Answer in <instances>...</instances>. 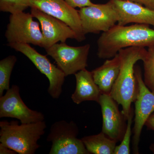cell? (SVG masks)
<instances>
[{"label":"cell","instance_id":"obj_7","mask_svg":"<svg viewBox=\"0 0 154 154\" xmlns=\"http://www.w3.org/2000/svg\"><path fill=\"white\" fill-rule=\"evenodd\" d=\"M91 47L89 44L75 47L60 42L45 50L66 77L86 69Z\"/></svg>","mask_w":154,"mask_h":154},{"label":"cell","instance_id":"obj_4","mask_svg":"<svg viewBox=\"0 0 154 154\" xmlns=\"http://www.w3.org/2000/svg\"><path fill=\"white\" fill-rule=\"evenodd\" d=\"M79 128L74 122L57 121L51 127L47 137L51 143L49 154H89L82 139L77 137Z\"/></svg>","mask_w":154,"mask_h":154},{"label":"cell","instance_id":"obj_22","mask_svg":"<svg viewBox=\"0 0 154 154\" xmlns=\"http://www.w3.org/2000/svg\"><path fill=\"white\" fill-rule=\"evenodd\" d=\"M66 2L72 8H84L92 5L94 3L92 2L91 0H65Z\"/></svg>","mask_w":154,"mask_h":154},{"label":"cell","instance_id":"obj_12","mask_svg":"<svg viewBox=\"0 0 154 154\" xmlns=\"http://www.w3.org/2000/svg\"><path fill=\"white\" fill-rule=\"evenodd\" d=\"M30 8V14L40 24L44 38L45 49L59 42H66L69 38L77 40L76 34L65 22L34 7Z\"/></svg>","mask_w":154,"mask_h":154},{"label":"cell","instance_id":"obj_10","mask_svg":"<svg viewBox=\"0 0 154 154\" xmlns=\"http://www.w3.org/2000/svg\"><path fill=\"white\" fill-rule=\"evenodd\" d=\"M9 117L20 120L22 124L44 121V114L31 110L21 98L19 86L13 85L0 97V118Z\"/></svg>","mask_w":154,"mask_h":154},{"label":"cell","instance_id":"obj_8","mask_svg":"<svg viewBox=\"0 0 154 154\" xmlns=\"http://www.w3.org/2000/svg\"><path fill=\"white\" fill-rule=\"evenodd\" d=\"M79 12L85 35L106 32L117 24L119 19L118 13L110 1L105 4H94L81 8Z\"/></svg>","mask_w":154,"mask_h":154},{"label":"cell","instance_id":"obj_16","mask_svg":"<svg viewBox=\"0 0 154 154\" xmlns=\"http://www.w3.org/2000/svg\"><path fill=\"white\" fill-rule=\"evenodd\" d=\"M119 70L120 60L117 54L114 57L106 60L102 65L91 72L102 94L110 95Z\"/></svg>","mask_w":154,"mask_h":154},{"label":"cell","instance_id":"obj_11","mask_svg":"<svg viewBox=\"0 0 154 154\" xmlns=\"http://www.w3.org/2000/svg\"><path fill=\"white\" fill-rule=\"evenodd\" d=\"M31 7L60 19L69 26L77 36L79 42L86 39L79 11L69 5L65 0H30Z\"/></svg>","mask_w":154,"mask_h":154},{"label":"cell","instance_id":"obj_24","mask_svg":"<svg viewBox=\"0 0 154 154\" xmlns=\"http://www.w3.org/2000/svg\"><path fill=\"white\" fill-rule=\"evenodd\" d=\"M138 3L149 8L154 10V0H125Z\"/></svg>","mask_w":154,"mask_h":154},{"label":"cell","instance_id":"obj_18","mask_svg":"<svg viewBox=\"0 0 154 154\" xmlns=\"http://www.w3.org/2000/svg\"><path fill=\"white\" fill-rule=\"evenodd\" d=\"M17 60L15 55H9L0 61V97L10 88L11 75Z\"/></svg>","mask_w":154,"mask_h":154},{"label":"cell","instance_id":"obj_3","mask_svg":"<svg viewBox=\"0 0 154 154\" xmlns=\"http://www.w3.org/2000/svg\"><path fill=\"white\" fill-rule=\"evenodd\" d=\"M0 142L19 154H34L38 141L45 133V121L19 124L17 121H1Z\"/></svg>","mask_w":154,"mask_h":154},{"label":"cell","instance_id":"obj_25","mask_svg":"<svg viewBox=\"0 0 154 154\" xmlns=\"http://www.w3.org/2000/svg\"><path fill=\"white\" fill-rule=\"evenodd\" d=\"M17 153L14 150L4 146L2 144H0V154H16Z\"/></svg>","mask_w":154,"mask_h":154},{"label":"cell","instance_id":"obj_2","mask_svg":"<svg viewBox=\"0 0 154 154\" xmlns=\"http://www.w3.org/2000/svg\"><path fill=\"white\" fill-rule=\"evenodd\" d=\"M147 50L142 47H132L121 49L118 54L120 60V70L110 94L119 105L127 121L131 112V104L135 102L138 85L135 75V65L143 60Z\"/></svg>","mask_w":154,"mask_h":154},{"label":"cell","instance_id":"obj_13","mask_svg":"<svg viewBox=\"0 0 154 154\" xmlns=\"http://www.w3.org/2000/svg\"><path fill=\"white\" fill-rule=\"evenodd\" d=\"M98 103L101 107L102 132L116 142L121 141L124 136L127 121L118 104L110 95L101 94Z\"/></svg>","mask_w":154,"mask_h":154},{"label":"cell","instance_id":"obj_9","mask_svg":"<svg viewBox=\"0 0 154 154\" xmlns=\"http://www.w3.org/2000/svg\"><path fill=\"white\" fill-rule=\"evenodd\" d=\"M134 71L138 85V93L134 102L135 117L133 149L134 154H139L138 146L142 131L149 117L154 112V94L144 82L140 67L135 66Z\"/></svg>","mask_w":154,"mask_h":154},{"label":"cell","instance_id":"obj_23","mask_svg":"<svg viewBox=\"0 0 154 154\" xmlns=\"http://www.w3.org/2000/svg\"><path fill=\"white\" fill-rule=\"evenodd\" d=\"M145 125L148 129L152 130L154 131V113H152L146 122ZM151 150L154 153V143L152 144L150 147Z\"/></svg>","mask_w":154,"mask_h":154},{"label":"cell","instance_id":"obj_6","mask_svg":"<svg viewBox=\"0 0 154 154\" xmlns=\"http://www.w3.org/2000/svg\"><path fill=\"white\" fill-rule=\"evenodd\" d=\"M8 45L28 58L39 72L47 77L49 82L48 94L53 99H59L66 77L63 72L51 63L46 55L39 53L29 44L14 43Z\"/></svg>","mask_w":154,"mask_h":154},{"label":"cell","instance_id":"obj_1","mask_svg":"<svg viewBox=\"0 0 154 154\" xmlns=\"http://www.w3.org/2000/svg\"><path fill=\"white\" fill-rule=\"evenodd\" d=\"M154 45V28L134 24L114 25L103 32L97 41V55L102 59L114 57L121 49L132 47L148 48Z\"/></svg>","mask_w":154,"mask_h":154},{"label":"cell","instance_id":"obj_14","mask_svg":"<svg viewBox=\"0 0 154 154\" xmlns=\"http://www.w3.org/2000/svg\"><path fill=\"white\" fill-rule=\"evenodd\" d=\"M109 1L118 13V25H126L134 23L152 25L154 28V10L130 1Z\"/></svg>","mask_w":154,"mask_h":154},{"label":"cell","instance_id":"obj_5","mask_svg":"<svg viewBox=\"0 0 154 154\" xmlns=\"http://www.w3.org/2000/svg\"><path fill=\"white\" fill-rule=\"evenodd\" d=\"M30 13L11 14L5 36L8 44L24 43L43 48L44 38L39 22Z\"/></svg>","mask_w":154,"mask_h":154},{"label":"cell","instance_id":"obj_20","mask_svg":"<svg viewBox=\"0 0 154 154\" xmlns=\"http://www.w3.org/2000/svg\"><path fill=\"white\" fill-rule=\"evenodd\" d=\"M30 7V0H0V11L11 14L24 12Z\"/></svg>","mask_w":154,"mask_h":154},{"label":"cell","instance_id":"obj_17","mask_svg":"<svg viewBox=\"0 0 154 154\" xmlns=\"http://www.w3.org/2000/svg\"><path fill=\"white\" fill-rule=\"evenodd\" d=\"M81 139L90 154H113L117 143L102 131L98 134L84 137Z\"/></svg>","mask_w":154,"mask_h":154},{"label":"cell","instance_id":"obj_15","mask_svg":"<svg viewBox=\"0 0 154 154\" xmlns=\"http://www.w3.org/2000/svg\"><path fill=\"white\" fill-rule=\"evenodd\" d=\"M75 90L71 99L77 105L86 101L99 102L102 93L95 83L91 72L87 69L82 70L75 74Z\"/></svg>","mask_w":154,"mask_h":154},{"label":"cell","instance_id":"obj_19","mask_svg":"<svg viewBox=\"0 0 154 154\" xmlns=\"http://www.w3.org/2000/svg\"><path fill=\"white\" fill-rule=\"evenodd\" d=\"M143 62V81L146 87L154 94V45L148 48Z\"/></svg>","mask_w":154,"mask_h":154},{"label":"cell","instance_id":"obj_21","mask_svg":"<svg viewBox=\"0 0 154 154\" xmlns=\"http://www.w3.org/2000/svg\"><path fill=\"white\" fill-rule=\"evenodd\" d=\"M134 110L131 109L127 119L126 128L121 143L116 147L113 154H129L130 153L131 137L132 134L131 126L134 115Z\"/></svg>","mask_w":154,"mask_h":154}]
</instances>
